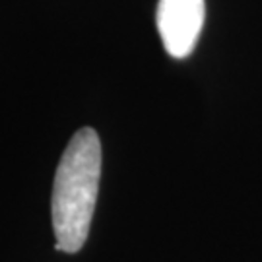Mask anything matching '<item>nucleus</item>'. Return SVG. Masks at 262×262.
Returning <instances> with one entry per match:
<instances>
[{"instance_id": "obj_1", "label": "nucleus", "mask_w": 262, "mask_h": 262, "mask_svg": "<svg viewBox=\"0 0 262 262\" xmlns=\"http://www.w3.org/2000/svg\"><path fill=\"white\" fill-rule=\"evenodd\" d=\"M101 179V142L94 128H80L68 142L55 173L51 214L56 251L78 253L90 235Z\"/></svg>"}, {"instance_id": "obj_2", "label": "nucleus", "mask_w": 262, "mask_h": 262, "mask_svg": "<svg viewBox=\"0 0 262 262\" xmlns=\"http://www.w3.org/2000/svg\"><path fill=\"white\" fill-rule=\"evenodd\" d=\"M204 0H159L156 21L163 47L173 58L188 56L204 26Z\"/></svg>"}]
</instances>
